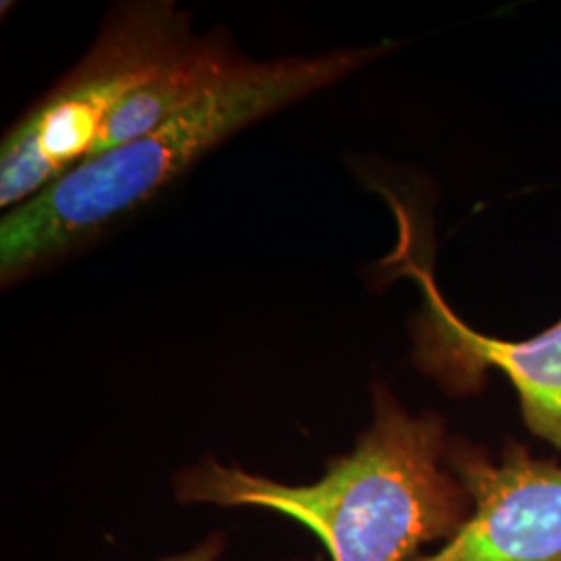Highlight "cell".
<instances>
[{
    "label": "cell",
    "instance_id": "obj_1",
    "mask_svg": "<svg viewBox=\"0 0 561 561\" xmlns=\"http://www.w3.org/2000/svg\"><path fill=\"white\" fill-rule=\"evenodd\" d=\"M447 443L442 414L412 416L375 382L370 426L319 481L285 484L204 458L173 479V493L180 503L283 514L319 535L331 561H408L454 539L472 516V497L445 461Z\"/></svg>",
    "mask_w": 561,
    "mask_h": 561
},
{
    "label": "cell",
    "instance_id": "obj_2",
    "mask_svg": "<svg viewBox=\"0 0 561 561\" xmlns=\"http://www.w3.org/2000/svg\"><path fill=\"white\" fill-rule=\"evenodd\" d=\"M389 46L241 59L196 101L140 138L81 162L0 222V279L27 277L154 201L222 141L347 78Z\"/></svg>",
    "mask_w": 561,
    "mask_h": 561
},
{
    "label": "cell",
    "instance_id": "obj_3",
    "mask_svg": "<svg viewBox=\"0 0 561 561\" xmlns=\"http://www.w3.org/2000/svg\"><path fill=\"white\" fill-rule=\"evenodd\" d=\"M201 38L175 2L144 0L113 11L90 53L4 136L0 206H20L92 159L121 104Z\"/></svg>",
    "mask_w": 561,
    "mask_h": 561
},
{
    "label": "cell",
    "instance_id": "obj_4",
    "mask_svg": "<svg viewBox=\"0 0 561 561\" xmlns=\"http://www.w3.org/2000/svg\"><path fill=\"white\" fill-rule=\"evenodd\" d=\"M445 461L472 497V516L437 551L408 561H561V463L510 439L493 458L449 437Z\"/></svg>",
    "mask_w": 561,
    "mask_h": 561
},
{
    "label": "cell",
    "instance_id": "obj_5",
    "mask_svg": "<svg viewBox=\"0 0 561 561\" xmlns=\"http://www.w3.org/2000/svg\"><path fill=\"white\" fill-rule=\"evenodd\" d=\"M403 273L421 283L414 321V362L451 396H477L489 370H500L518 393L526 428L561 451V321L528 340L489 337L447 306L424 262L405 256Z\"/></svg>",
    "mask_w": 561,
    "mask_h": 561
},
{
    "label": "cell",
    "instance_id": "obj_6",
    "mask_svg": "<svg viewBox=\"0 0 561 561\" xmlns=\"http://www.w3.org/2000/svg\"><path fill=\"white\" fill-rule=\"evenodd\" d=\"M243 57H238L227 42L201 38L196 46L164 69L159 78L146 83L121 104L96 141L94 157L127 141L136 140L196 101L210 85L225 78ZM92 157V159H94Z\"/></svg>",
    "mask_w": 561,
    "mask_h": 561
},
{
    "label": "cell",
    "instance_id": "obj_7",
    "mask_svg": "<svg viewBox=\"0 0 561 561\" xmlns=\"http://www.w3.org/2000/svg\"><path fill=\"white\" fill-rule=\"evenodd\" d=\"M225 549H227V533H225V530H217V533H213L210 537H206L204 541L198 542L194 549H190V551H185V553H181V556L164 558L162 561H219Z\"/></svg>",
    "mask_w": 561,
    "mask_h": 561
}]
</instances>
